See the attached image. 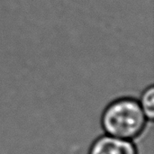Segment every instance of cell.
<instances>
[{
  "label": "cell",
  "mask_w": 154,
  "mask_h": 154,
  "mask_svg": "<svg viewBox=\"0 0 154 154\" xmlns=\"http://www.w3.org/2000/svg\"><path fill=\"white\" fill-rule=\"evenodd\" d=\"M88 154H137V150L131 140L105 134L93 143Z\"/></svg>",
  "instance_id": "7a4b0ae2"
},
{
  "label": "cell",
  "mask_w": 154,
  "mask_h": 154,
  "mask_svg": "<svg viewBox=\"0 0 154 154\" xmlns=\"http://www.w3.org/2000/svg\"><path fill=\"white\" fill-rule=\"evenodd\" d=\"M147 122L138 100L131 97L119 98L110 103L101 118L106 134L131 141L143 133Z\"/></svg>",
  "instance_id": "6da1fadb"
},
{
  "label": "cell",
  "mask_w": 154,
  "mask_h": 154,
  "mask_svg": "<svg viewBox=\"0 0 154 154\" xmlns=\"http://www.w3.org/2000/svg\"><path fill=\"white\" fill-rule=\"evenodd\" d=\"M138 102L147 120L152 121L154 117V88L152 86L143 92Z\"/></svg>",
  "instance_id": "3957f363"
}]
</instances>
